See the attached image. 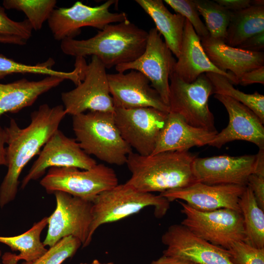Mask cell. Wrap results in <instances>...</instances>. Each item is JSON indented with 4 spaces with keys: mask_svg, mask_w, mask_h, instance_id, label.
I'll return each mask as SVG.
<instances>
[{
    "mask_svg": "<svg viewBox=\"0 0 264 264\" xmlns=\"http://www.w3.org/2000/svg\"><path fill=\"white\" fill-rule=\"evenodd\" d=\"M66 115L63 105L51 107L44 104L31 113V122L27 127L21 128L11 119L8 126L4 128L8 169L0 186V208L15 199L23 168L40 153Z\"/></svg>",
    "mask_w": 264,
    "mask_h": 264,
    "instance_id": "6da1fadb",
    "label": "cell"
},
{
    "mask_svg": "<svg viewBox=\"0 0 264 264\" xmlns=\"http://www.w3.org/2000/svg\"><path fill=\"white\" fill-rule=\"evenodd\" d=\"M148 32L129 20L110 24L86 40L66 39L62 52L73 57H97L106 69L132 62L144 52Z\"/></svg>",
    "mask_w": 264,
    "mask_h": 264,
    "instance_id": "7a4b0ae2",
    "label": "cell"
},
{
    "mask_svg": "<svg viewBox=\"0 0 264 264\" xmlns=\"http://www.w3.org/2000/svg\"><path fill=\"white\" fill-rule=\"evenodd\" d=\"M197 157L188 151L148 156L132 152L126 163L131 176L125 183L138 191L151 193L188 186L196 182L192 164Z\"/></svg>",
    "mask_w": 264,
    "mask_h": 264,
    "instance_id": "3957f363",
    "label": "cell"
},
{
    "mask_svg": "<svg viewBox=\"0 0 264 264\" xmlns=\"http://www.w3.org/2000/svg\"><path fill=\"white\" fill-rule=\"evenodd\" d=\"M72 129L81 149L107 163L124 165L132 152L116 127L113 112L88 111L73 115Z\"/></svg>",
    "mask_w": 264,
    "mask_h": 264,
    "instance_id": "277c9868",
    "label": "cell"
},
{
    "mask_svg": "<svg viewBox=\"0 0 264 264\" xmlns=\"http://www.w3.org/2000/svg\"><path fill=\"white\" fill-rule=\"evenodd\" d=\"M149 206L154 207V216L161 218L168 210L170 201L160 195L139 192L126 183L101 193L92 201L90 242L100 225L121 220Z\"/></svg>",
    "mask_w": 264,
    "mask_h": 264,
    "instance_id": "5b68a950",
    "label": "cell"
},
{
    "mask_svg": "<svg viewBox=\"0 0 264 264\" xmlns=\"http://www.w3.org/2000/svg\"><path fill=\"white\" fill-rule=\"evenodd\" d=\"M79 169L50 168L40 183L48 193L62 191L91 202L101 193L118 184L113 169L103 164L88 170Z\"/></svg>",
    "mask_w": 264,
    "mask_h": 264,
    "instance_id": "8992f818",
    "label": "cell"
},
{
    "mask_svg": "<svg viewBox=\"0 0 264 264\" xmlns=\"http://www.w3.org/2000/svg\"><path fill=\"white\" fill-rule=\"evenodd\" d=\"M185 218L181 224L193 233L216 246L227 249L233 243L246 242L241 211L221 208L201 211L177 200Z\"/></svg>",
    "mask_w": 264,
    "mask_h": 264,
    "instance_id": "52a82bcc",
    "label": "cell"
},
{
    "mask_svg": "<svg viewBox=\"0 0 264 264\" xmlns=\"http://www.w3.org/2000/svg\"><path fill=\"white\" fill-rule=\"evenodd\" d=\"M213 93V86L205 73L187 83L174 71L170 77V112L179 114L192 126L217 131L208 105L209 98Z\"/></svg>",
    "mask_w": 264,
    "mask_h": 264,
    "instance_id": "ba28073f",
    "label": "cell"
},
{
    "mask_svg": "<svg viewBox=\"0 0 264 264\" xmlns=\"http://www.w3.org/2000/svg\"><path fill=\"white\" fill-rule=\"evenodd\" d=\"M54 194L56 206L48 217L47 232L43 244L50 247L62 238L72 236L81 242L83 247L88 246L90 243L92 202L62 191Z\"/></svg>",
    "mask_w": 264,
    "mask_h": 264,
    "instance_id": "9c48e42d",
    "label": "cell"
},
{
    "mask_svg": "<svg viewBox=\"0 0 264 264\" xmlns=\"http://www.w3.org/2000/svg\"><path fill=\"white\" fill-rule=\"evenodd\" d=\"M61 99L66 114L72 116L85 111L113 112L106 68L96 56L87 64L83 81L73 89L63 92Z\"/></svg>",
    "mask_w": 264,
    "mask_h": 264,
    "instance_id": "30bf717a",
    "label": "cell"
},
{
    "mask_svg": "<svg viewBox=\"0 0 264 264\" xmlns=\"http://www.w3.org/2000/svg\"><path fill=\"white\" fill-rule=\"evenodd\" d=\"M117 1L108 0L102 4L91 6L82 1H76L68 8L54 9L47 20L48 27L55 39L62 41L74 38L83 27L103 29L107 25L128 20L125 12L110 11Z\"/></svg>",
    "mask_w": 264,
    "mask_h": 264,
    "instance_id": "8fae6325",
    "label": "cell"
},
{
    "mask_svg": "<svg viewBox=\"0 0 264 264\" xmlns=\"http://www.w3.org/2000/svg\"><path fill=\"white\" fill-rule=\"evenodd\" d=\"M168 113L152 107L115 108V123L124 141L143 156L151 155Z\"/></svg>",
    "mask_w": 264,
    "mask_h": 264,
    "instance_id": "7c38bea8",
    "label": "cell"
},
{
    "mask_svg": "<svg viewBox=\"0 0 264 264\" xmlns=\"http://www.w3.org/2000/svg\"><path fill=\"white\" fill-rule=\"evenodd\" d=\"M176 60L155 28L148 32L144 52L134 61L115 67L118 72L135 70L144 74L151 86L169 106L170 77L175 71Z\"/></svg>",
    "mask_w": 264,
    "mask_h": 264,
    "instance_id": "4fadbf2b",
    "label": "cell"
},
{
    "mask_svg": "<svg viewBox=\"0 0 264 264\" xmlns=\"http://www.w3.org/2000/svg\"><path fill=\"white\" fill-rule=\"evenodd\" d=\"M96 164V161L81 149L75 139L68 137L58 129L46 142L23 177L21 188L40 178L48 168L75 167L88 170Z\"/></svg>",
    "mask_w": 264,
    "mask_h": 264,
    "instance_id": "5bb4252c",
    "label": "cell"
},
{
    "mask_svg": "<svg viewBox=\"0 0 264 264\" xmlns=\"http://www.w3.org/2000/svg\"><path fill=\"white\" fill-rule=\"evenodd\" d=\"M163 254L196 264H234L226 249L198 236L181 223L173 224L161 237Z\"/></svg>",
    "mask_w": 264,
    "mask_h": 264,
    "instance_id": "9a60e30c",
    "label": "cell"
},
{
    "mask_svg": "<svg viewBox=\"0 0 264 264\" xmlns=\"http://www.w3.org/2000/svg\"><path fill=\"white\" fill-rule=\"evenodd\" d=\"M256 159V154L197 157L193 162L192 171L196 182L246 186L249 176L254 173Z\"/></svg>",
    "mask_w": 264,
    "mask_h": 264,
    "instance_id": "2e32d148",
    "label": "cell"
},
{
    "mask_svg": "<svg viewBox=\"0 0 264 264\" xmlns=\"http://www.w3.org/2000/svg\"><path fill=\"white\" fill-rule=\"evenodd\" d=\"M110 95L115 108L133 109L152 107L169 113L170 109L142 73L131 70L128 73L108 74Z\"/></svg>",
    "mask_w": 264,
    "mask_h": 264,
    "instance_id": "e0dca14e",
    "label": "cell"
},
{
    "mask_svg": "<svg viewBox=\"0 0 264 264\" xmlns=\"http://www.w3.org/2000/svg\"><path fill=\"white\" fill-rule=\"evenodd\" d=\"M245 187L229 184L208 185L195 182L183 188L164 191L160 195L170 202L182 200L199 211L227 208L241 211L239 200Z\"/></svg>",
    "mask_w": 264,
    "mask_h": 264,
    "instance_id": "ac0fdd59",
    "label": "cell"
},
{
    "mask_svg": "<svg viewBox=\"0 0 264 264\" xmlns=\"http://www.w3.org/2000/svg\"><path fill=\"white\" fill-rule=\"evenodd\" d=\"M214 97L226 109L229 123L208 145L220 148L228 142L243 140L264 149V123L259 117L247 107L228 96L215 94Z\"/></svg>",
    "mask_w": 264,
    "mask_h": 264,
    "instance_id": "d6986e66",
    "label": "cell"
},
{
    "mask_svg": "<svg viewBox=\"0 0 264 264\" xmlns=\"http://www.w3.org/2000/svg\"><path fill=\"white\" fill-rule=\"evenodd\" d=\"M175 66V72L183 81L192 83L202 74L213 72L226 77L233 85L239 83L231 72L217 68L210 61L193 26L185 19L181 46Z\"/></svg>",
    "mask_w": 264,
    "mask_h": 264,
    "instance_id": "ffe728a7",
    "label": "cell"
},
{
    "mask_svg": "<svg viewBox=\"0 0 264 264\" xmlns=\"http://www.w3.org/2000/svg\"><path fill=\"white\" fill-rule=\"evenodd\" d=\"M218 132L192 126L179 114L169 112L151 155L168 151H188L195 146L209 145Z\"/></svg>",
    "mask_w": 264,
    "mask_h": 264,
    "instance_id": "44dd1931",
    "label": "cell"
},
{
    "mask_svg": "<svg viewBox=\"0 0 264 264\" xmlns=\"http://www.w3.org/2000/svg\"><path fill=\"white\" fill-rule=\"evenodd\" d=\"M200 41L212 64L222 71L232 73L239 83L244 73L264 66V52L249 51L233 47L210 36Z\"/></svg>",
    "mask_w": 264,
    "mask_h": 264,
    "instance_id": "7402d4cb",
    "label": "cell"
},
{
    "mask_svg": "<svg viewBox=\"0 0 264 264\" xmlns=\"http://www.w3.org/2000/svg\"><path fill=\"white\" fill-rule=\"evenodd\" d=\"M64 80L58 76H46L38 81L23 78L10 83H0V116L7 112H18L32 106L40 95Z\"/></svg>",
    "mask_w": 264,
    "mask_h": 264,
    "instance_id": "603a6c76",
    "label": "cell"
},
{
    "mask_svg": "<svg viewBox=\"0 0 264 264\" xmlns=\"http://www.w3.org/2000/svg\"><path fill=\"white\" fill-rule=\"evenodd\" d=\"M135 2L152 18L156 29L164 38V42L176 58L179 56L185 18L172 13L162 0H136Z\"/></svg>",
    "mask_w": 264,
    "mask_h": 264,
    "instance_id": "cb8c5ba5",
    "label": "cell"
},
{
    "mask_svg": "<svg viewBox=\"0 0 264 264\" xmlns=\"http://www.w3.org/2000/svg\"><path fill=\"white\" fill-rule=\"evenodd\" d=\"M48 217H45L24 233L16 236H0V242L8 246L12 251H18L16 255L5 253L2 256L3 264H18L20 260L29 262L35 260L47 250L41 241V233L47 225Z\"/></svg>",
    "mask_w": 264,
    "mask_h": 264,
    "instance_id": "d4e9b609",
    "label": "cell"
},
{
    "mask_svg": "<svg viewBox=\"0 0 264 264\" xmlns=\"http://www.w3.org/2000/svg\"><path fill=\"white\" fill-rule=\"evenodd\" d=\"M264 32V5H253L232 12L225 43L237 47L249 37Z\"/></svg>",
    "mask_w": 264,
    "mask_h": 264,
    "instance_id": "484cf974",
    "label": "cell"
},
{
    "mask_svg": "<svg viewBox=\"0 0 264 264\" xmlns=\"http://www.w3.org/2000/svg\"><path fill=\"white\" fill-rule=\"evenodd\" d=\"M55 61L52 58L36 65H27L18 62L0 54V79L14 73H32L45 76H56L72 81L76 86L83 79V69L79 64L74 65L70 72L56 70L53 68Z\"/></svg>",
    "mask_w": 264,
    "mask_h": 264,
    "instance_id": "4316f807",
    "label": "cell"
},
{
    "mask_svg": "<svg viewBox=\"0 0 264 264\" xmlns=\"http://www.w3.org/2000/svg\"><path fill=\"white\" fill-rule=\"evenodd\" d=\"M242 215L246 242L258 248H264V212L259 206L249 187L246 186L239 200Z\"/></svg>",
    "mask_w": 264,
    "mask_h": 264,
    "instance_id": "83f0119b",
    "label": "cell"
},
{
    "mask_svg": "<svg viewBox=\"0 0 264 264\" xmlns=\"http://www.w3.org/2000/svg\"><path fill=\"white\" fill-rule=\"evenodd\" d=\"M214 88V93L228 96L247 107L264 123V96L258 92H243L233 87L225 76L213 72L205 73Z\"/></svg>",
    "mask_w": 264,
    "mask_h": 264,
    "instance_id": "f1b7e54d",
    "label": "cell"
},
{
    "mask_svg": "<svg viewBox=\"0 0 264 264\" xmlns=\"http://www.w3.org/2000/svg\"><path fill=\"white\" fill-rule=\"evenodd\" d=\"M194 1L199 15L204 18L209 36L225 43L232 12L214 0Z\"/></svg>",
    "mask_w": 264,
    "mask_h": 264,
    "instance_id": "f546056e",
    "label": "cell"
},
{
    "mask_svg": "<svg viewBox=\"0 0 264 264\" xmlns=\"http://www.w3.org/2000/svg\"><path fill=\"white\" fill-rule=\"evenodd\" d=\"M57 3L55 0H4L2 5L6 9L22 11L33 30L38 31L48 20Z\"/></svg>",
    "mask_w": 264,
    "mask_h": 264,
    "instance_id": "4dcf8cb0",
    "label": "cell"
},
{
    "mask_svg": "<svg viewBox=\"0 0 264 264\" xmlns=\"http://www.w3.org/2000/svg\"><path fill=\"white\" fill-rule=\"evenodd\" d=\"M82 245L77 238L69 236L64 237L34 261L21 264H62L67 259L72 257Z\"/></svg>",
    "mask_w": 264,
    "mask_h": 264,
    "instance_id": "1f68e13d",
    "label": "cell"
},
{
    "mask_svg": "<svg viewBox=\"0 0 264 264\" xmlns=\"http://www.w3.org/2000/svg\"><path fill=\"white\" fill-rule=\"evenodd\" d=\"M164 1L189 22L200 40L209 36L205 24L199 17L194 0H165Z\"/></svg>",
    "mask_w": 264,
    "mask_h": 264,
    "instance_id": "d6a6232c",
    "label": "cell"
},
{
    "mask_svg": "<svg viewBox=\"0 0 264 264\" xmlns=\"http://www.w3.org/2000/svg\"><path fill=\"white\" fill-rule=\"evenodd\" d=\"M226 250L234 264H264V248L255 247L241 241L233 243Z\"/></svg>",
    "mask_w": 264,
    "mask_h": 264,
    "instance_id": "836d02e7",
    "label": "cell"
},
{
    "mask_svg": "<svg viewBox=\"0 0 264 264\" xmlns=\"http://www.w3.org/2000/svg\"><path fill=\"white\" fill-rule=\"evenodd\" d=\"M33 29L26 19L17 22L10 19L5 8L0 4V36H16L28 41L32 35Z\"/></svg>",
    "mask_w": 264,
    "mask_h": 264,
    "instance_id": "e575fe53",
    "label": "cell"
},
{
    "mask_svg": "<svg viewBox=\"0 0 264 264\" xmlns=\"http://www.w3.org/2000/svg\"><path fill=\"white\" fill-rule=\"evenodd\" d=\"M247 186L251 189L259 206L264 210V176L252 174Z\"/></svg>",
    "mask_w": 264,
    "mask_h": 264,
    "instance_id": "d590c367",
    "label": "cell"
},
{
    "mask_svg": "<svg viewBox=\"0 0 264 264\" xmlns=\"http://www.w3.org/2000/svg\"><path fill=\"white\" fill-rule=\"evenodd\" d=\"M237 47L249 51H262L264 48V32L249 37Z\"/></svg>",
    "mask_w": 264,
    "mask_h": 264,
    "instance_id": "8d00e7d4",
    "label": "cell"
},
{
    "mask_svg": "<svg viewBox=\"0 0 264 264\" xmlns=\"http://www.w3.org/2000/svg\"><path fill=\"white\" fill-rule=\"evenodd\" d=\"M254 83L264 84V66L246 72L239 80V84L242 86Z\"/></svg>",
    "mask_w": 264,
    "mask_h": 264,
    "instance_id": "74e56055",
    "label": "cell"
},
{
    "mask_svg": "<svg viewBox=\"0 0 264 264\" xmlns=\"http://www.w3.org/2000/svg\"><path fill=\"white\" fill-rule=\"evenodd\" d=\"M215 2L231 12L238 11L253 5L251 0H214Z\"/></svg>",
    "mask_w": 264,
    "mask_h": 264,
    "instance_id": "f35d334b",
    "label": "cell"
},
{
    "mask_svg": "<svg viewBox=\"0 0 264 264\" xmlns=\"http://www.w3.org/2000/svg\"><path fill=\"white\" fill-rule=\"evenodd\" d=\"M151 264H196L190 261L180 258L163 255L156 260L153 261Z\"/></svg>",
    "mask_w": 264,
    "mask_h": 264,
    "instance_id": "ab89813d",
    "label": "cell"
},
{
    "mask_svg": "<svg viewBox=\"0 0 264 264\" xmlns=\"http://www.w3.org/2000/svg\"><path fill=\"white\" fill-rule=\"evenodd\" d=\"M6 143V134L4 128L0 126V165L7 166L6 151L5 144Z\"/></svg>",
    "mask_w": 264,
    "mask_h": 264,
    "instance_id": "60d3db41",
    "label": "cell"
},
{
    "mask_svg": "<svg viewBox=\"0 0 264 264\" xmlns=\"http://www.w3.org/2000/svg\"><path fill=\"white\" fill-rule=\"evenodd\" d=\"M254 174L264 176V149H259L256 154Z\"/></svg>",
    "mask_w": 264,
    "mask_h": 264,
    "instance_id": "b9f144b4",
    "label": "cell"
},
{
    "mask_svg": "<svg viewBox=\"0 0 264 264\" xmlns=\"http://www.w3.org/2000/svg\"><path fill=\"white\" fill-rule=\"evenodd\" d=\"M26 40L16 36H0V43L24 45L26 44Z\"/></svg>",
    "mask_w": 264,
    "mask_h": 264,
    "instance_id": "7bdbcfd3",
    "label": "cell"
},
{
    "mask_svg": "<svg viewBox=\"0 0 264 264\" xmlns=\"http://www.w3.org/2000/svg\"><path fill=\"white\" fill-rule=\"evenodd\" d=\"M80 264H114L113 262H108L106 263H103L100 262L99 260L97 259L94 260L91 263H80Z\"/></svg>",
    "mask_w": 264,
    "mask_h": 264,
    "instance_id": "ee69618b",
    "label": "cell"
},
{
    "mask_svg": "<svg viewBox=\"0 0 264 264\" xmlns=\"http://www.w3.org/2000/svg\"><path fill=\"white\" fill-rule=\"evenodd\" d=\"M1 251L0 250V256H1Z\"/></svg>",
    "mask_w": 264,
    "mask_h": 264,
    "instance_id": "f6af8a7d",
    "label": "cell"
},
{
    "mask_svg": "<svg viewBox=\"0 0 264 264\" xmlns=\"http://www.w3.org/2000/svg\"><path fill=\"white\" fill-rule=\"evenodd\" d=\"M0 264H1L0 263Z\"/></svg>",
    "mask_w": 264,
    "mask_h": 264,
    "instance_id": "bcb514c9",
    "label": "cell"
}]
</instances>
